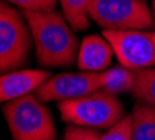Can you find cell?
I'll return each mask as SVG.
<instances>
[{
  "label": "cell",
  "mask_w": 155,
  "mask_h": 140,
  "mask_svg": "<svg viewBox=\"0 0 155 140\" xmlns=\"http://www.w3.org/2000/svg\"><path fill=\"white\" fill-rule=\"evenodd\" d=\"M58 111L64 122L93 130L110 129L126 117L122 101L101 89L83 97L58 103Z\"/></svg>",
  "instance_id": "3957f363"
},
{
  "label": "cell",
  "mask_w": 155,
  "mask_h": 140,
  "mask_svg": "<svg viewBox=\"0 0 155 140\" xmlns=\"http://www.w3.org/2000/svg\"><path fill=\"white\" fill-rule=\"evenodd\" d=\"M64 140H100V136L96 130L71 125L65 130Z\"/></svg>",
  "instance_id": "2e32d148"
},
{
  "label": "cell",
  "mask_w": 155,
  "mask_h": 140,
  "mask_svg": "<svg viewBox=\"0 0 155 140\" xmlns=\"http://www.w3.org/2000/svg\"><path fill=\"white\" fill-rule=\"evenodd\" d=\"M100 89V72H61L51 75L35 92L42 103L79 98Z\"/></svg>",
  "instance_id": "52a82bcc"
},
{
  "label": "cell",
  "mask_w": 155,
  "mask_h": 140,
  "mask_svg": "<svg viewBox=\"0 0 155 140\" xmlns=\"http://www.w3.org/2000/svg\"><path fill=\"white\" fill-rule=\"evenodd\" d=\"M2 111L13 140L57 139L51 111L35 93L4 103Z\"/></svg>",
  "instance_id": "7a4b0ae2"
},
{
  "label": "cell",
  "mask_w": 155,
  "mask_h": 140,
  "mask_svg": "<svg viewBox=\"0 0 155 140\" xmlns=\"http://www.w3.org/2000/svg\"><path fill=\"white\" fill-rule=\"evenodd\" d=\"M152 14H154V20H155V0H152Z\"/></svg>",
  "instance_id": "e0dca14e"
},
{
  "label": "cell",
  "mask_w": 155,
  "mask_h": 140,
  "mask_svg": "<svg viewBox=\"0 0 155 140\" xmlns=\"http://www.w3.org/2000/svg\"><path fill=\"white\" fill-rule=\"evenodd\" d=\"M111 43L116 60L130 69L155 67V40L152 32L147 31H103Z\"/></svg>",
  "instance_id": "8992f818"
},
{
  "label": "cell",
  "mask_w": 155,
  "mask_h": 140,
  "mask_svg": "<svg viewBox=\"0 0 155 140\" xmlns=\"http://www.w3.org/2000/svg\"><path fill=\"white\" fill-rule=\"evenodd\" d=\"M132 140H155V108L137 103L132 111Z\"/></svg>",
  "instance_id": "8fae6325"
},
{
  "label": "cell",
  "mask_w": 155,
  "mask_h": 140,
  "mask_svg": "<svg viewBox=\"0 0 155 140\" xmlns=\"http://www.w3.org/2000/svg\"><path fill=\"white\" fill-rule=\"evenodd\" d=\"M100 140H132V114L107 129L105 133L100 136Z\"/></svg>",
  "instance_id": "5bb4252c"
},
{
  "label": "cell",
  "mask_w": 155,
  "mask_h": 140,
  "mask_svg": "<svg viewBox=\"0 0 155 140\" xmlns=\"http://www.w3.org/2000/svg\"><path fill=\"white\" fill-rule=\"evenodd\" d=\"M50 76L46 69L28 68L0 74V104L35 93Z\"/></svg>",
  "instance_id": "ba28073f"
},
{
  "label": "cell",
  "mask_w": 155,
  "mask_h": 140,
  "mask_svg": "<svg viewBox=\"0 0 155 140\" xmlns=\"http://www.w3.org/2000/svg\"><path fill=\"white\" fill-rule=\"evenodd\" d=\"M91 0H58L64 18L75 31H86L90 26L87 7Z\"/></svg>",
  "instance_id": "7c38bea8"
},
{
  "label": "cell",
  "mask_w": 155,
  "mask_h": 140,
  "mask_svg": "<svg viewBox=\"0 0 155 140\" xmlns=\"http://www.w3.org/2000/svg\"><path fill=\"white\" fill-rule=\"evenodd\" d=\"M32 33L38 62L45 68H67L76 64L79 40L61 13L22 11Z\"/></svg>",
  "instance_id": "6da1fadb"
},
{
  "label": "cell",
  "mask_w": 155,
  "mask_h": 140,
  "mask_svg": "<svg viewBox=\"0 0 155 140\" xmlns=\"http://www.w3.org/2000/svg\"><path fill=\"white\" fill-rule=\"evenodd\" d=\"M32 45V33L22 11L0 0V74L24 68Z\"/></svg>",
  "instance_id": "277c9868"
},
{
  "label": "cell",
  "mask_w": 155,
  "mask_h": 140,
  "mask_svg": "<svg viewBox=\"0 0 155 140\" xmlns=\"http://www.w3.org/2000/svg\"><path fill=\"white\" fill-rule=\"evenodd\" d=\"M134 83L136 71L120 64L100 72V89L116 97L123 93H132Z\"/></svg>",
  "instance_id": "30bf717a"
},
{
  "label": "cell",
  "mask_w": 155,
  "mask_h": 140,
  "mask_svg": "<svg viewBox=\"0 0 155 140\" xmlns=\"http://www.w3.org/2000/svg\"><path fill=\"white\" fill-rule=\"evenodd\" d=\"M114 57L112 46L104 35H87L79 45L76 67L79 71L103 72L111 67Z\"/></svg>",
  "instance_id": "9c48e42d"
},
{
  "label": "cell",
  "mask_w": 155,
  "mask_h": 140,
  "mask_svg": "<svg viewBox=\"0 0 155 140\" xmlns=\"http://www.w3.org/2000/svg\"><path fill=\"white\" fill-rule=\"evenodd\" d=\"M132 95L139 103L155 108V67L136 71V83Z\"/></svg>",
  "instance_id": "4fadbf2b"
},
{
  "label": "cell",
  "mask_w": 155,
  "mask_h": 140,
  "mask_svg": "<svg viewBox=\"0 0 155 140\" xmlns=\"http://www.w3.org/2000/svg\"><path fill=\"white\" fill-rule=\"evenodd\" d=\"M152 35H154V40H155V31H154V32H152Z\"/></svg>",
  "instance_id": "ac0fdd59"
},
{
  "label": "cell",
  "mask_w": 155,
  "mask_h": 140,
  "mask_svg": "<svg viewBox=\"0 0 155 140\" xmlns=\"http://www.w3.org/2000/svg\"><path fill=\"white\" fill-rule=\"evenodd\" d=\"M87 17L103 31H147L155 22L145 0H91Z\"/></svg>",
  "instance_id": "5b68a950"
},
{
  "label": "cell",
  "mask_w": 155,
  "mask_h": 140,
  "mask_svg": "<svg viewBox=\"0 0 155 140\" xmlns=\"http://www.w3.org/2000/svg\"><path fill=\"white\" fill-rule=\"evenodd\" d=\"M7 3L22 8V11H53L58 0H6Z\"/></svg>",
  "instance_id": "9a60e30c"
}]
</instances>
